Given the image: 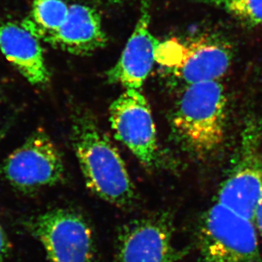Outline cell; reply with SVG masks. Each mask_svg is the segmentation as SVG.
I'll list each match as a JSON object with an SVG mask.
<instances>
[{
    "mask_svg": "<svg viewBox=\"0 0 262 262\" xmlns=\"http://www.w3.org/2000/svg\"><path fill=\"white\" fill-rule=\"evenodd\" d=\"M112 1H115V0H112Z\"/></svg>",
    "mask_w": 262,
    "mask_h": 262,
    "instance_id": "ac0fdd59",
    "label": "cell"
},
{
    "mask_svg": "<svg viewBox=\"0 0 262 262\" xmlns=\"http://www.w3.org/2000/svg\"><path fill=\"white\" fill-rule=\"evenodd\" d=\"M2 173L15 189L36 192L62 181L63 162L50 136L45 131L38 130L8 156L3 164Z\"/></svg>",
    "mask_w": 262,
    "mask_h": 262,
    "instance_id": "5b68a950",
    "label": "cell"
},
{
    "mask_svg": "<svg viewBox=\"0 0 262 262\" xmlns=\"http://www.w3.org/2000/svg\"><path fill=\"white\" fill-rule=\"evenodd\" d=\"M227 98L219 81L188 84L173 118L180 140L195 154L214 151L224 138Z\"/></svg>",
    "mask_w": 262,
    "mask_h": 262,
    "instance_id": "7a4b0ae2",
    "label": "cell"
},
{
    "mask_svg": "<svg viewBox=\"0 0 262 262\" xmlns=\"http://www.w3.org/2000/svg\"><path fill=\"white\" fill-rule=\"evenodd\" d=\"M185 53V43L172 38L163 43L159 42L155 50V61L164 67L177 70L183 62Z\"/></svg>",
    "mask_w": 262,
    "mask_h": 262,
    "instance_id": "9a60e30c",
    "label": "cell"
},
{
    "mask_svg": "<svg viewBox=\"0 0 262 262\" xmlns=\"http://www.w3.org/2000/svg\"><path fill=\"white\" fill-rule=\"evenodd\" d=\"M150 0H141L133 33L116 64L106 73L109 83L141 90L150 74L155 62V50L159 43L150 30Z\"/></svg>",
    "mask_w": 262,
    "mask_h": 262,
    "instance_id": "9c48e42d",
    "label": "cell"
},
{
    "mask_svg": "<svg viewBox=\"0 0 262 262\" xmlns=\"http://www.w3.org/2000/svg\"><path fill=\"white\" fill-rule=\"evenodd\" d=\"M114 136L146 167L156 160L157 136L148 102L141 90L126 89L109 107Z\"/></svg>",
    "mask_w": 262,
    "mask_h": 262,
    "instance_id": "ba28073f",
    "label": "cell"
},
{
    "mask_svg": "<svg viewBox=\"0 0 262 262\" xmlns=\"http://www.w3.org/2000/svg\"><path fill=\"white\" fill-rule=\"evenodd\" d=\"M255 223L258 232H260L262 236V196L255 213Z\"/></svg>",
    "mask_w": 262,
    "mask_h": 262,
    "instance_id": "e0dca14e",
    "label": "cell"
},
{
    "mask_svg": "<svg viewBox=\"0 0 262 262\" xmlns=\"http://www.w3.org/2000/svg\"><path fill=\"white\" fill-rule=\"evenodd\" d=\"M260 141L259 125H246L237 161L222 183L216 201L253 222L262 196Z\"/></svg>",
    "mask_w": 262,
    "mask_h": 262,
    "instance_id": "8992f818",
    "label": "cell"
},
{
    "mask_svg": "<svg viewBox=\"0 0 262 262\" xmlns=\"http://www.w3.org/2000/svg\"><path fill=\"white\" fill-rule=\"evenodd\" d=\"M0 51L28 82L45 86L51 75L39 39L21 25L0 24Z\"/></svg>",
    "mask_w": 262,
    "mask_h": 262,
    "instance_id": "7c38bea8",
    "label": "cell"
},
{
    "mask_svg": "<svg viewBox=\"0 0 262 262\" xmlns=\"http://www.w3.org/2000/svg\"><path fill=\"white\" fill-rule=\"evenodd\" d=\"M27 227L43 246L49 262H93V231L77 212L51 209L33 217Z\"/></svg>",
    "mask_w": 262,
    "mask_h": 262,
    "instance_id": "277c9868",
    "label": "cell"
},
{
    "mask_svg": "<svg viewBox=\"0 0 262 262\" xmlns=\"http://www.w3.org/2000/svg\"><path fill=\"white\" fill-rule=\"evenodd\" d=\"M68 10L69 6L63 0H34L30 14L20 25L43 40L61 28Z\"/></svg>",
    "mask_w": 262,
    "mask_h": 262,
    "instance_id": "4fadbf2b",
    "label": "cell"
},
{
    "mask_svg": "<svg viewBox=\"0 0 262 262\" xmlns=\"http://www.w3.org/2000/svg\"><path fill=\"white\" fill-rule=\"evenodd\" d=\"M255 222L214 203L199 232V262H262Z\"/></svg>",
    "mask_w": 262,
    "mask_h": 262,
    "instance_id": "3957f363",
    "label": "cell"
},
{
    "mask_svg": "<svg viewBox=\"0 0 262 262\" xmlns=\"http://www.w3.org/2000/svg\"><path fill=\"white\" fill-rule=\"evenodd\" d=\"M43 40L68 53L88 56L104 48L107 37L100 14L91 6L76 4L69 6L61 28Z\"/></svg>",
    "mask_w": 262,
    "mask_h": 262,
    "instance_id": "8fae6325",
    "label": "cell"
},
{
    "mask_svg": "<svg viewBox=\"0 0 262 262\" xmlns=\"http://www.w3.org/2000/svg\"><path fill=\"white\" fill-rule=\"evenodd\" d=\"M10 244L4 227L0 223V262L5 260L10 253Z\"/></svg>",
    "mask_w": 262,
    "mask_h": 262,
    "instance_id": "2e32d148",
    "label": "cell"
},
{
    "mask_svg": "<svg viewBox=\"0 0 262 262\" xmlns=\"http://www.w3.org/2000/svg\"><path fill=\"white\" fill-rule=\"evenodd\" d=\"M72 142L89 189L117 207L131 206L136 192L126 165L93 117L84 113L74 117Z\"/></svg>",
    "mask_w": 262,
    "mask_h": 262,
    "instance_id": "6da1fadb",
    "label": "cell"
},
{
    "mask_svg": "<svg viewBox=\"0 0 262 262\" xmlns=\"http://www.w3.org/2000/svg\"><path fill=\"white\" fill-rule=\"evenodd\" d=\"M185 254L174 243L170 214L157 213L122 227L117 237L114 262H178Z\"/></svg>",
    "mask_w": 262,
    "mask_h": 262,
    "instance_id": "52a82bcc",
    "label": "cell"
},
{
    "mask_svg": "<svg viewBox=\"0 0 262 262\" xmlns=\"http://www.w3.org/2000/svg\"><path fill=\"white\" fill-rule=\"evenodd\" d=\"M224 10L245 28L262 24V0H202Z\"/></svg>",
    "mask_w": 262,
    "mask_h": 262,
    "instance_id": "5bb4252c",
    "label": "cell"
},
{
    "mask_svg": "<svg viewBox=\"0 0 262 262\" xmlns=\"http://www.w3.org/2000/svg\"><path fill=\"white\" fill-rule=\"evenodd\" d=\"M185 46L184 60L177 71L187 85L218 80L232 64V43L220 33H199Z\"/></svg>",
    "mask_w": 262,
    "mask_h": 262,
    "instance_id": "30bf717a",
    "label": "cell"
}]
</instances>
